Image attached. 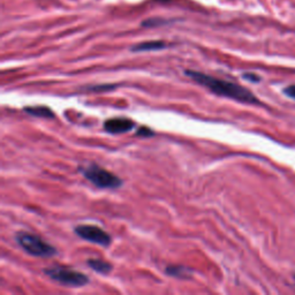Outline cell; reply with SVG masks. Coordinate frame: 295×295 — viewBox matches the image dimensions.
Returning a JSON list of instances; mask_svg holds the SVG:
<instances>
[{"instance_id":"1","label":"cell","mask_w":295,"mask_h":295,"mask_svg":"<svg viewBox=\"0 0 295 295\" xmlns=\"http://www.w3.org/2000/svg\"><path fill=\"white\" fill-rule=\"evenodd\" d=\"M185 75L190 77L196 83L205 86L206 89H209L212 94L217 95V96L231 98L240 103L261 105V101L249 89L234 83V82L217 79V77L206 75L202 72L193 71V69H186Z\"/></svg>"},{"instance_id":"2","label":"cell","mask_w":295,"mask_h":295,"mask_svg":"<svg viewBox=\"0 0 295 295\" xmlns=\"http://www.w3.org/2000/svg\"><path fill=\"white\" fill-rule=\"evenodd\" d=\"M15 240L21 248L25 253L34 256V257L49 258L52 256L57 255V249L49 242H45L41 237L36 234L28 232H19L16 233Z\"/></svg>"},{"instance_id":"3","label":"cell","mask_w":295,"mask_h":295,"mask_svg":"<svg viewBox=\"0 0 295 295\" xmlns=\"http://www.w3.org/2000/svg\"><path fill=\"white\" fill-rule=\"evenodd\" d=\"M79 171L86 180L98 188L115 189L121 187L123 180L116 176L114 173L105 170L97 164H90L88 166H80Z\"/></svg>"},{"instance_id":"4","label":"cell","mask_w":295,"mask_h":295,"mask_svg":"<svg viewBox=\"0 0 295 295\" xmlns=\"http://www.w3.org/2000/svg\"><path fill=\"white\" fill-rule=\"evenodd\" d=\"M44 273L50 279L69 287H82L89 283L88 276L84 273L66 267L57 266L47 268L44 270Z\"/></svg>"},{"instance_id":"5","label":"cell","mask_w":295,"mask_h":295,"mask_svg":"<svg viewBox=\"0 0 295 295\" xmlns=\"http://www.w3.org/2000/svg\"><path fill=\"white\" fill-rule=\"evenodd\" d=\"M74 232L76 233L77 237H80L85 241L93 242V244L103 247H108L111 245L112 239L110 234L106 233L101 227L96 226V225H77L74 228Z\"/></svg>"},{"instance_id":"6","label":"cell","mask_w":295,"mask_h":295,"mask_svg":"<svg viewBox=\"0 0 295 295\" xmlns=\"http://www.w3.org/2000/svg\"><path fill=\"white\" fill-rule=\"evenodd\" d=\"M104 131L110 134H124L135 127V123L128 118H111L103 125Z\"/></svg>"},{"instance_id":"7","label":"cell","mask_w":295,"mask_h":295,"mask_svg":"<svg viewBox=\"0 0 295 295\" xmlns=\"http://www.w3.org/2000/svg\"><path fill=\"white\" fill-rule=\"evenodd\" d=\"M25 113H28L36 118H43V119H53L55 114L53 111L51 110L49 106L45 105H35V106H27L23 108Z\"/></svg>"},{"instance_id":"8","label":"cell","mask_w":295,"mask_h":295,"mask_svg":"<svg viewBox=\"0 0 295 295\" xmlns=\"http://www.w3.org/2000/svg\"><path fill=\"white\" fill-rule=\"evenodd\" d=\"M166 47V43L163 41H149L142 42L132 47L133 52H146V51H158Z\"/></svg>"},{"instance_id":"9","label":"cell","mask_w":295,"mask_h":295,"mask_svg":"<svg viewBox=\"0 0 295 295\" xmlns=\"http://www.w3.org/2000/svg\"><path fill=\"white\" fill-rule=\"evenodd\" d=\"M86 264L93 269L94 271H96L97 273H101V275H108L112 270V264H110L104 259H98V258H90L88 259Z\"/></svg>"},{"instance_id":"10","label":"cell","mask_w":295,"mask_h":295,"mask_svg":"<svg viewBox=\"0 0 295 295\" xmlns=\"http://www.w3.org/2000/svg\"><path fill=\"white\" fill-rule=\"evenodd\" d=\"M165 272H166L168 276L175 277V278H181V279L189 278L190 275H192V271H190L188 268L181 267V266H168L166 268V270H165Z\"/></svg>"},{"instance_id":"11","label":"cell","mask_w":295,"mask_h":295,"mask_svg":"<svg viewBox=\"0 0 295 295\" xmlns=\"http://www.w3.org/2000/svg\"><path fill=\"white\" fill-rule=\"evenodd\" d=\"M155 132L149 127H145V126H142L136 131V136L138 137H151L155 136Z\"/></svg>"},{"instance_id":"12","label":"cell","mask_w":295,"mask_h":295,"mask_svg":"<svg viewBox=\"0 0 295 295\" xmlns=\"http://www.w3.org/2000/svg\"><path fill=\"white\" fill-rule=\"evenodd\" d=\"M242 77L246 81H249V82H253V83H258L259 81H261V76H258L257 74H255V73H244L242 74Z\"/></svg>"},{"instance_id":"13","label":"cell","mask_w":295,"mask_h":295,"mask_svg":"<svg viewBox=\"0 0 295 295\" xmlns=\"http://www.w3.org/2000/svg\"><path fill=\"white\" fill-rule=\"evenodd\" d=\"M118 85H110V84H106V85H96V86H90L89 90L91 91H104V90H112V89H115Z\"/></svg>"},{"instance_id":"14","label":"cell","mask_w":295,"mask_h":295,"mask_svg":"<svg viewBox=\"0 0 295 295\" xmlns=\"http://www.w3.org/2000/svg\"><path fill=\"white\" fill-rule=\"evenodd\" d=\"M283 93H284L287 97L295 99V84H292V85L286 86V88L283 90Z\"/></svg>"},{"instance_id":"15","label":"cell","mask_w":295,"mask_h":295,"mask_svg":"<svg viewBox=\"0 0 295 295\" xmlns=\"http://www.w3.org/2000/svg\"><path fill=\"white\" fill-rule=\"evenodd\" d=\"M294 278H295V276H294Z\"/></svg>"}]
</instances>
